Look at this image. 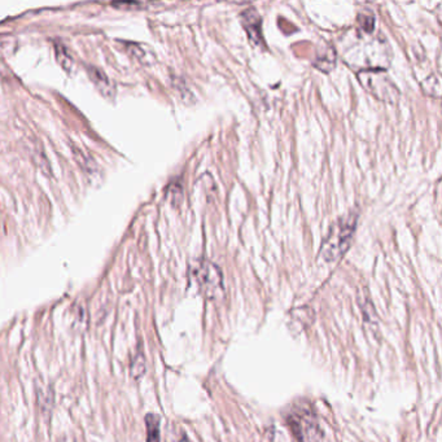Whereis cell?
Wrapping results in <instances>:
<instances>
[{
  "label": "cell",
  "mask_w": 442,
  "mask_h": 442,
  "mask_svg": "<svg viewBox=\"0 0 442 442\" xmlns=\"http://www.w3.org/2000/svg\"><path fill=\"white\" fill-rule=\"evenodd\" d=\"M357 225V214H348L339 218L331 228L322 245V256L327 262L340 260L352 243L353 234Z\"/></svg>",
  "instance_id": "1"
},
{
  "label": "cell",
  "mask_w": 442,
  "mask_h": 442,
  "mask_svg": "<svg viewBox=\"0 0 442 442\" xmlns=\"http://www.w3.org/2000/svg\"><path fill=\"white\" fill-rule=\"evenodd\" d=\"M196 279L205 297L216 300L223 295V276L219 267L209 261H203L196 269Z\"/></svg>",
  "instance_id": "2"
},
{
  "label": "cell",
  "mask_w": 442,
  "mask_h": 442,
  "mask_svg": "<svg viewBox=\"0 0 442 442\" xmlns=\"http://www.w3.org/2000/svg\"><path fill=\"white\" fill-rule=\"evenodd\" d=\"M288 423L292 428V431L296 434V437L302 441L304 437L307 436L309 439H313V440H318V428L317 426L314 424V421L309 418V414L305 412V414H298V412H295L294 415H291L288 418Z\"/></svg>",
  "instance_id": "3"
},
{
  "label": "cell",
  "mask_w": 442,
  "mask_h": 442,
  "mask_svg": "<svg viewBox=\"0 0 442 442\" xmlns=\"http://www.w3.org/2000/svg\"><path fill=\"white\" fill-rule=\"evenodd\" d=\"M241 20H243L241 21L243 26L248 32V36H250V41L256 45H261L263 43L261 33L262 20L261 16L258 14L257 10L250 8V10L243 12Z\"/></svg>",
  "instance_id": "4"
},
{
  "label": "cell",
  "mask_w": 442,
  "mask_h": 442,
  "mask_svg": "<svg viewBox=\"0 0 442 442\" xmlns=\"http://www.w3.org/2000/svg\"><path fill=\"white\" fill-rule=\"evenodd\" d=\"M368 77V80H363L364 83H368V90L371 91L374 95H377L383 100H386V96H389L392 92L390 89L396 87L392 85V80L386 78L384 71H363Z\"/></svg>",
  "instance_id": "5"
},
{
  "label": "cell",
  "mask_w": 442,
  "mask_h": 442,
  "mask_svg": "<svg viewBox=\"0 0 442 442\" xmlns=\"http://www.w3.org/2000/svg\"><path fill=\"white\" fill-rule=\"evenodd\" d=\"M89 74H90L92 82L96 85V87L102 91V95L111 96L113 93L114 87L112 82L99 69L90 68Z\"/></svg>",
  "instance_id": "6"
},
{
  "label": "cell",
  "mask_w": 442,
  "mask_h": 442,
  "mask_svg": "<svg viewBox=\"0 0 442 442\" xmlns=\"http://www.w3.org/2000/svg\"><path fill=\"white\" fill-rule=\"evenodd\" d=\"M147 427V442H159V417L148 414L146 417Z\"/></svg>",
  "instance_id": "7"
},
{
  "label": "cell",
  "mask_w": 442,
  "mask_h": 442,
  "mask_svg": "<svg viewBox=\"0 0 442 442\" xmlns=\"http://www.w3.org/2000/svg\"><path fill=\"white\" fill-rule=\"evenodd\" d=\"M130 373H131V377L134 380H139L144 375V373H146V360H144L143 354L139 353L133 358Z\"/></svg>",
  "instance_id": "8"
},
{
  "label": "cell",
  "mask_w": 442,
  "mask_h": 442,
  "mask_svg": "<svg viewBox=\"0 0 442 442\" xmlns=\"http://www.w3.org/2000/svg\"><path fill=\"white\" fill-rule=\"evenodd\" d=\"M57 58L60 61V64L63 65V68L69 70L71 67V58L69 56L68 51L64 47L56 45Z\"/></svg>",
  "instance_id": "9"
},
{
  "label": "cell",
  "mask_w": 442,
  "mask_h": 442,
  "mask_svg": "<svg viewBox=\"0 0 442 442\" xmlns=\"http://www.w3.org/2000/svg\"><path fill=\"white\" fill-rule=\"evenodd\" d=\"M179 442H190V441H188V440H187V439H186V437H184V439H181V441H179Z\"/></svg>",
  "instance_id": "10"
}]
</instances>
